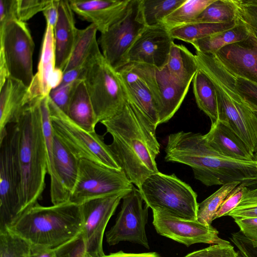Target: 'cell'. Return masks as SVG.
Returning <instances> with one entry per match:
<instances>
[{
    "label": "cell",
    "instance_id": "cell-1",
    "mask_svg": "<svg viewBox=\"0 0 257 257\" xmlns=\"http://www.w3.org/2000/svg\"><path fill=\"white\" fill-rule=\"evenodd\" d=\"M100 123L112 137L109 149L129 180L139 189L147 177L159 172L156 158L160 146L156 128L127 100L119 112Z\"/></svg>",
    "mask_w": 257,
    "mask_h": 257
},
{
    "label": "cell",
    "instance_id": "cell-2",
    "mask_svg": "<svg viewBox=\"0 0 257 257\" xmlns=\"http://www.w3.org/2000/svg\"><path fill=\"white\" fill-rule=\"evenodd\" d=\"M41 98L28 105L16 123L17 160L21 180L19 216L38 202L45 188L48 169Z\"/></svg>",
    "mask_w": 257,
    "mask_h": 257
},
{
    "label": "cell",
    "instance_id": "cell-3",
    "mask_svg": "<svg viewBox=\"0 0 257 257\" xmlns=\"http://www.w3.org/2000/svg\"><path fill=\"white\" fill-rule=\"evenodd\" d=\"M83 226L81 205L68 201L44 206L37 202L8 229L32 246L54 248L81 234Z\"/></svg>",
    "mask_w": 257,
    "mask_h": 257
},
{
    "label": "cell",
    "instance_id": "cell-4",
    "mask_svg": "<svg viewBox=\"0 0 257 257\" xmlns=\"http://www.w3.org/2000/svg\"><path fill=\"white\" fill-rule=\"evenodd\" d=\"M196 58L199 69L214 86L218 119L239 136L254 155L257 153V117L235 90L232 74L213 54L198 52Z\"/></svg>",
    "mask_w": 257,
    "mask_h": 257
},
{
    "label": "cell",
    "instance_id": "cell-5",
    "mask_svg": "<svg viewBox=\"0 0 257 257\" xmlns=\"http://www.w3.org/2000/svg\"><path fill=\"white\" fill-rule=\"evenodd\" d=\"M83 80L90 98L98 122L119 112L126 99L117 73L106 61L98 41L84 64Z\"/></svg>",
    "mask_w": 257,
    "mask_h": 257
},
{
    "label": "cell",
    "instance_id": "cell-6",
    "mask_svg": "<svg viewBox=\"0 0 257 257\" xmlns=\"http://www.w3.org/2000/svg\"><path fill=\"white\" fill-rule=\"evenodd\" d=\"M145 204L152 210L164 211L185 219L197 220V195L174 174L160 172L147 177L139 188Z\"/></svg>",
    "mask_w": 257,
    "mask_h": 257
},
{
    "label": "cell",
    "instance_id": "cell-7",
    "mask_svg": "<svg viewBox=\"0 0 257 257\" xmlns=\"http://www.w3.org/2000/svg\"><path fill=\"white\" fill-rule=\"evenodd\" d=\"M48 105L54 135L76 158L122 170L108 145L95 132H89L78 126L53 102L49 95Z\"/></svg>",
    "mask_w": 257,
    "mask_h": 257
},
{
    "label": "cell",
    "instance_id": "cell-8",
    "mask_svg": "<svg viewBox=\"0 0 257 257\" xmlns=\"http://www.w3.org/2000/svg\"><path fill=\"white\" fill-rule=\"evenodd\" d=\"M133 187L122 170L81 159L79 160L77 178L69 201L81 205L95 198L130 191Z\"/></svg>",
    "mask_w": 257,
    "mask_h": 257
},
{
    "label": "cell",
    "instance_id": "cell-9",
    "mask_svg": "<svg viewBox=\"0 0 257 257\" xmlns=\"http://www.w3.org/2000/svg\"><path fill=\"white\" fill-rule=\"evenodd\" d=\"M17 133L16 123L12 124L0 141V231L7 229L19 215Z\"/></svg>",
    "mask_w": 257,
    "mask_h": 257
},
{
    "label": "cell",
    "instance_id": "cell-10",
    "mask_svg": "<svg viewBox=\"0 0 257 257\" xmlns=\"http://www.w3.org/2000/svg\"><path fill=\"white\" fill-rule=\"evenodd\" d=\"M146 27L142 0H130L124 15L101 34L97 41L101 53L115 70L127 64L128 52Z\"/></svg>",
    "mask_w": 257,
    "mask_h": 257
},
{
    "label": "cell",
    "instance_id": "cell-11",
    "mask_svg": "<svg viewBox=\"0 0 257 257\" xmlns=\"http://www.w3.org/2000/svg\"><path fill=\"white\" fill-rule=\"evenodd\" d=\"M0 53L5 57L9 76L29 87L33 79L34 42L26 22L16 18L0 25Z\"/></svg>",
    "mask_w": 257,
    "mask_h": 257
},
{
    "label": "cell",
    "instance_id": "cell-12",
    "mask_svg": "<svg viewBox=\"0 0 257 257\" xmlns=\"http://www.w3.org/2000/svg\"><path fill=\"white\" fill-rule=\"evenodd\" d=\"M121 210L115 222L106 233V242L109 245L127 241L139 244L149 249L146 232L148 208L139 189L132 190L122 198Z\"/></svg>",
    "mask_w": 257,
    "mask_h": 257
},
{
    "label": "cell",
    "instance_id": "cell-13",
    "mask_svg": "<svg viewBox=\"0 0 257 257\" xmlns=\"http://www.w3.org/2000/svg\"><path fill=\"white\" fill-rule=\"evenodd\" d=\"M129 192L95 198L81 204L83 217L82 234L89 257H102L105 254L102 245L106 227L120 200Z\"/></svg>",
    "mask_w": 257,
    "mask_h": 257
},
{
    "label": "cell",
    "instance_id": "cell-14",
    "mask_svg": "<svg viewBox=\"0 0 257 257\" xmlns=\"http://www.w3.org/2000/svg\"><path fill=\"white\" fill-rule=\"evenodd\" d=\"M153 224L158 233L187 246L198 243L230 244L220 238L219 232L211 225L178 218L160 210H153Z\"/></svg>",
    "mask_w": 257,
    "mask_h": 257
},
{
    "label": "cell",
    "instance_id": "cell-15",
    "mask_svg": "<svg viewBox=\"0 0 257 257\" xmlns=\"http://www.w3.org/2000/svg\"><path fill=\"white\" fill-rule=\"evenodd\" d=\"M173 40L162 24L146 27L128 51L127 63L144 64L162 69L168 63Z\"/></svg>",
    "mask_w": 257,
    "mask_h": 257
},
{
    "label": "cell",
    "instance_id": "cell-16",
    "mask_svg": "<svg viewBox=\"0 0 257 257\" xmlns=\"http://www.w3.org/2000/svg\"><path fill=\"white\" fill-rule=\"evenodd\" d=\"M213 55L232 74L257 83V39L251 33Z\"/></svg>",
    "mask_w": 257,
    "mask_h": 257
},
{
    "label": "cell",
    "instance_id": "cell-17",
    "mask_svg": "<svg viewBox=\"0 0 257 257\" xmlns=\"http://www.w3.org/2000/svg\"><path fill=\"white\" fill-rule=\"evenodd\" d=\"M119 78L126 100L138 108L156 127L159 118L152 91L147 82L127 63L116 70Z\"/></svg>",
    "mask_w": 257,
    "mask_h": 257
},
{
    "label": "cell",
    "instance_id": "cell-18",
    "mask_svg": "<svg viewBox=\"0 0 257 257\" xmlns=\"http://www.w3.org/2000/svg\"><path fill=\"white\" fill-rule=\"evenodd\" d=\"M130 0H69L73 12L95 25L101 34L105 32L125 14Z\"/></svg>",
    "mask_w": 257,
    "mask_h": 257
},
{
    "label": "cell",
    "instance_id": "cell-19",
    "mask_svg": "<svg viewBox=\"0 0 257 257\" xmlns=\"http://www.w3.org/2000/svg\"><path fill=\"white\" fill-rule=\"evenodd\" d=\"M0 141L9 125L16 123L25 108L32 103L28 87L22 82L9 76L0 88Z\"/></svg>",
    "mask_w": 257,
    "mask_h": 257
},
{
    "label": "cell",
    "instance_id": "cell-20",
    "mask_svg": "<svg viewBox=\"0 0 257 257\" xmlns=\"http://www.w3.org/2000/svg\"><path fill=\"white\" fill-rule=\"evenodd\" d=\"M55 70L54 28L47 24L37 72L28 87L29 97L31 102L49 95L52 90V77Z\"/></svg>",
    "mask_w": 257,
    "mask_h": 257
},
{
    "label": "cell",
    "instance_id": "cell-21",
    "mask_svg": "<svg viewBox=\"0 0 257 257\" xmlns=\"http://www.w3.org/2000/svg\"><path fill=\"white\" fill-rule=\"evenodd\" d=\"M158 96L156 102L159 125L168 122L180 108L189 88L175 81L165 67L156 68Z\"/></svg>",
    "mask_w": 257,
    "mask_h": 257
},
{
    "label": "cell",
    "instance_id": "cell-22",
    "mask_svg": "<svg viewBox=\"0 0 257 257\" xmlns=\"http://www.w3.org/2000/svg\"><path fill=\"white\" fill-rule=\"evenodd\" d=\"M78 30L68 1L60 0L58 19L54 28L56 69L63 72L75 44Z\"/></svg>",
    "mask_w": 257,
    "mask_h": 257
},
{
    "label": "cell",
    "instance_id": "cell-23",
    "mask_svg": "<svg viewBox=\"0 0 257 257\" xmlns=\"http://www.w3.org/2000/svg\"><path fill=\"white\" fill-rule=\"evenodd\" d=\"M204 137L208 144L224 157L237 161H254V155L246 144L219 119L211 124Z\"/></svg>",
    "mask_w": 257,
    "mask_h": 257
},
{
    "label": "cell",
    "instance_id": "cell-24",
    "mask_svg": "<svg viewBox=\"0 0 257 257\" xmlns=\"http://www.w3.org/2000/svg\"><path fill=\"white\" fill-rule=\"evenodd\" d=\"M40 106L45 139L48 174L50 178V198L56 205L69 201L70 195L64 187L55 169L53 156L54 133L52 127L48 105V95L41 98Z\"/></svg>",
    "mask_w": 257,
    "mask_h": 257
},
{
    "label": "cell",
    "instance_id": "cell-25",
    "mask_svg": "<svg viewBox=\"0 0 257 257\" xmlns=\"http://www.w3.org/2000/svg\"><path fill=\"white\" fill-rule=\"evenodd\" d=\"M66 114L85 131L95 132L98 122L83 80H80L74 89Z\"/></svg>",
    "mask_w": 257,
    "mask_h": 257
},
{
    "label": "cell",
    "instance_id": "cell-26",
    "mask_svg": "<svg viewBox=\"0 0 257 257\" xmlns=\"http://www.w3.org/2000/svg\"><path fill=\"white\" fill-rule=\"evenodd\" d=\"M166 67L175 81L188 87L199 69L195 55L185 46L174 43Z\"/></svg>",
    "mask_w": 257,
    "mask_h": 257
},
{
    "label": "cell",
    "instance_id": "cell-27",
    "mask_svg": "<svg viewBox=\"0 0 257 257\" xmlns=\"http://www.w3.org/2000/svg\"><path fill=\"white\" fill-rule=\"evenodd\" d=\"M53 156L57 173L66 190L71 195L77 178L79 160L68 151L54 134Z\"/></svg>",
    "mask_w": 257,
    "mask_h": 257
},
{
    "label": "cell",
    "instance_id": "cell-28",
    "mask_svg": "<svg viewBox=\"0 0 257 257\" xmlns=\"http://www.w3.org/2000/svg\"><path fill=\"white\" fill-rule=\"evenodd\" d=\"M250 34L248 28L237 21L234 27L195 41L191 45L196 51L214 54L226 45L246 39Z\"/></svg>",
    "mask_w": 257,
    "mask_h": 257
},
{
    "label": "cell",
    "instance_id": "cell-29",
    "mask_svg": "<svg viewBox=\"0 0 257 257\" xmlns=\"http://www.w3.org/2000/svg\"><path fill=\"white\" fill-rule=\"evenodd\" d=\"M193 93L198 107L210 119L211 124L218 119V101L214 86L209 77L198 69L193 80Z\"/></svg>",
    "mask_w": 257,
    "mask_h": 257
},
{
    "label": "cell",
    "instance_id": "cell-30",
    "mask_svg": "<svg viewBox=\"0 0 257 257\" xmlns=\"http://www.w3.org/2000/svg\"><path fill=\"white\" fill-rule=\"evenodd\" d=\"M237 21L229 23L194 22L169 30L171 36L192 44L195 41L234 27Z\"/></svg>",
    "mask_w": 257,
    "mask_h": 257
},
{
    "label": "cell",
    "instance_id": "cell-31",
    "mask_svg": "<svg viewBox=\"0 0 257 257\" xmlns=\"http://www.w3.org/2000/svg\"><path fill=\"white\" fill-rule=\"evenodd\" d=\"M97 31L96 26L91 24L83 29L78 30L75 44L63 73L84 65L97 41Z\"/></svg>",
    "mask_w": 257,
    "mask_h": 257
},
{
    "label": "cell",
    "instance_id": "cell-32",
    "mask_svg": "<svg viewBox=\"0 0 257 257\" xmlns=\"http://www.w3.org/2000/svg\"><path fill=\"white\" fill-rule=\"evenodd\" d=\"M214 0H185L161 24L167 29L194 23L205 8Z\"/></svg>",
    "mask_w": 257,
    "mask_h": 257
},
{
    "label": "cell",
    "instance_id": "cell-33",
    "mask_svg": "<svg viewBox=\"0 0 257 257\" xmlns=\"http://www.w3.org/2000/svg\"><path fill=\"white\" fill-rule=\"evenodd\" d=\"M237 21L234 0H214L194 22L229 23Z\"/></svg>",
    "mask_w": 257,
    "mask_h": 257
},
{
    "label": "cell",
    "instance_id": "cell-34",
    "mask_svg": "<svg viewBox=\"0 0 257 257\" xmlns=\"http://www.w3.org/2000/svg\"><path fill=\"white\" fill-rule=\"evenodd\" d=\"M185 0H142V10L147 27L161 24L162 21Z\"/></svg>",
    "mask_w": 257,
    "mask_h": 257
},
{
    "label": "cell",
    "instance_id": "cell-35",
    "mask_svg": "<svg viewBox=\"0 0 257 257\" xmlns=\"http://www.w3.org/2000/svg\"><path fill=\"white\" fill-rule=\"evenodd\" d=\"M240 182H233L225 184L198 204L197 220L201 223L211 225L215 214L229 193Z\"/></svg>",
    "mask_w": 257,
    "mask_h": 257
},
{
    "label": "cell",
    "instance_id": "cell-36",
    "mask_svg": "<svg viewBox=\"0 0 257 257\" xmlns=\"http://www.w3.org/2000/svg\"><path fill=\"white\" fill-rule=\"evenodd\" d=\"M32 245L8 229L0 231V257H30Z\"/></svg>",
    "mask_w": 257,
    "mask_h": 257
},
{
    "label": "cell",
    "instance_id": "cell-37",
    "mask_svg": "<svg viewBox=\"0 0 257 257\" xmlns=\"http://www.w3.org/2000/svg\"><path fill=\"white\" fill-rule=\"evenodd\" d=\"M226 216L236 218H257V182L247 187L237 206Z\"/></svg>",
    "mask_w": 257,
    "mask_h": 257
},
{
    "label": "cell",
    "instance_id": "cell-38",
    "mask_svg": "<svg viewBox=\"0 0 257 257\" xmlns=\"http://www.w3.org/2000/svg\"><path fill=\"white\" fill-rule=\"evenodd\" d=\"M237 21L245 25L257 39V0H234Z\"/></svg>",
    "mask_w": 257,
    "mask_h": 257
},
{
    "label": "cell",
    "instance_id": "cell-39",
    "mask_svg": "<svg viewBox=\"0 0 257 257\" xmlns=\"http://www.w3.org/2000/svg\"><path fill=\"white\" fill-rule=\"evenodd\" d=\"M232 76L237 93L252 110L257 111V83L233 74Z\"/></svg>",
    "mask_w": 257,
    "mask_h": 257
},
{
    "label": "cell",
    "instance_id": "cell-40",
    "mask_svg": "<svg viewBox=\"0 0 257 257\" xmlns=\"http://www.w3.org/2000/svg\"><path fill=\"white\" fill-rule=\"evenodd\" d=\"M51 2V0H16V17L25 22L37 13L43 12Z\"/></svg>",
    "mask_w": 257,
    "mask_h": 257
},
{
    "label": "cell",
    "instance_id": "cell-41",
    "mask_svg": "<svg viewBox=\"0 0 257 257\" xmlns=\"http://www.w3.org/2000/svg\"><path fill=\"white\" fill-rule=\"evenodd\" d=\"M257 182H242L236 186L227 195L217 210L214 219L226 216L241 201L247 187Z\"/></svg>",
    "mask_w": 257,
    "mask_h": 257
},
{
    "label": "cell",
    "instance_id": "cell-42",
    "mask_svg": "<svg viewBox=\"0 0 257 257\" xmlns=\"http://www.w3.org/2000/svg\"><path fill=\"white\" fill-rule=\"evenodd\" d=\"M80 80L72 83L60 84L52 89L49 97L53 102L64 113L67 114L70 101L74 89Z\"/></svg>",
    "mask_w": 257,
    "mask_h": 257
},
{
    "label": "cell",
    "instance_id": "cell-43",
    "mask_svg": "<svg viewBox=\"0 0 257 257\" xmlns=\"http://www.w3.org/2000/svg\"><path fill=\"white\" fill-rule=\"evenodd\" d=\"M57 257H86L85 243L82 233L69 241L55 248Z\"/></svg>",
    "mask_w": 257,
    "mask_h": 257
},
{
    "label": "cell",
    "instance_id": "cell-44",
    "mask_svg": "<svg viewBox=\"0 0 257 257\" xmlns=\"http://www.w3.org/2000/svg\"><path fill=\"white\" fill-rule=\"evenodd\" d=\"M237 252L231 244H214L191 252L185 257H236Z\"/></svg>",
    "mask_w": 257,
    "mask_h": 257
},
{
    "label": "cell",
    "instance_id": "cell-45",
    "mask_svg": "<svg viewBox=\"0 0 257 257\" xmlns=\"http://www.w3.org/2000/svg\"><path fill=\"white\" fill-rule=\"evenodd\" d=\"M231 235L229 239L245 257H257V246L254 245L240 231Z\"/></svg>",
    "mask_w": 257,
    "mask_h": 257
},
{
    "label": "cell",
    "instance_id": "cell-46",
    "mask_svg": "<svg viewBox=\"0 0 257 257\" xmlns=\"http://www.w3.org/2000/svg\"><path fill=\"white\" fill-rule=\"evenodd\" d=\"M234 220L243 235L257 246V218H236Z\"/></svg>",
    "mask_w": 257,
    "mask_h": 257
},
{
    "label": "cell",
    "instance_id": "cell-47",
    "mask_svg": "<svg viewBox=\"0 0 257 257\" xmlns=\"http://www.w3.org/2000/svg\"><path fill=\"white\" fill-rule=\"evenodd\" d=\"M59 1L51 0L50 5L42 12L45 18L46 24L53 28L55 26L58 19Z\"/></svg>",
    "mask_w": 257,
    "mask_h": 257
},
{
    "label": "cell",
    "instance_id": "cell-48",
    "mask_svg": "<svg viewBox=\"0 0 257 257\" xmlns=\"http://www.w3.org/2000/svg\"><path fill=\"white\" fill-rule=\"evenodd\" d=\"M30 257H57L55 248L32 246Z\"/></svg>",
    "mask_w": 257,
    "mask_h": 257
},
{
    "label": "cell",
    "instance_id": "cell-49",
    "mask_svg": "<svg viewBox=\"0 0 257 257\" xmlns=\"http://www.w3.org/2000/svg\"><path fill=\"white\" fill-rule=\"evenodd\" d=\"M102 257H160L159 254L156 252L145 253H126L122 251H119L109 254H104Z\"/></svg>",
    "mask_w": 257,
    "mask_h": 257
},
{
    "label": "cell",
    "instance_id": "cell-50",
    "mask_svg": "<svg viewBox=\"0 0 257 257\" xmlns=\"http://www.w3.org/2000/svg\"><path fill=\"white\" fill-rule=\"evenodd\" d=\"M236 252L237 254L236 257H245L240 250H238Z\"/></svg>",
    "mask_w": 257,
    "mask_h": 257
},
{
    "label": "cell",
    "instance_id": "cell-51",
    "mask_svg": "<svg viewBox=\"0 0 257 257\" xmlns=\"http://www.w3.org/2000/svg\"><path fill=\"white\" fill-rule=\"evenodd\" d=\"M254 160L255 162V164H256V168H257V153H256L255 154H254Z\"/></svg>",
    "mask_w": 257,
    "mask_h": 257
},
{
    "label": "cell",
    "instance_id": "cell-52",
    "mask_svg": "<svg viewBox=\"0 0 257 257\" xmlns=\"http://www.w3.org/2000/svg\"><path fill=\"white\" fill-rule=\"evenodd\" d=\"M254 111V113H255V115H256V116L257 117V111Z\"/></svg>",
    "mask_w": 257,
    "mask_h": 257
},
{
    "label": "cell",
    "instance_id": "cell-53",
    "mask_svg": "<svg viewBox=\"0 0 257 257\" xmlns=\"http://www.w3.org/2000/svg\"><path fill=\"white\" fill-rule=\"evenodd\" d=\"M86 257H89V256L87 255V256H86Z\"/></svg>",
    "mask_w": 257,
    "mask_h": 257
}]
</instances>
